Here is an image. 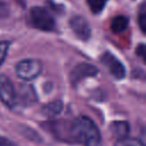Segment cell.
Wrapping results in <instances>:
<instances>
[{
  "mask_svg": "<svg viewBox=\"0 0 146 146\" xmlns=\"http://www.w3.org/2000/svg\"><path fill=\"white\" fill-rule=\"evenodd\" d=\"M70 138L83 146H102V136L91 119L88 116H78L68 128Z\"/></svg>",
  "mask_w": 146,
  "mask_h": 146,
  "instance_id": "6da1fadb",
  "label": "cell"
},
{
  "mask_svg": "<svg viewBox=\"0 0 146 146\" xmlns=\"http://www.w3.org/2000/svg\"><path fill=\"white\" fill-rule=\"evenodd\" d=\"M30 24L41 31H52L55 29V21L52 16L42 7H33L29 15Z\"/></svg>",
  "mask_w": 146,
  "mask_h": 146,
  "instance_id": "7a4b0ae2",
  "label": "cell"
},
{
  "mask_svg": "<svg viewBox=\"0 0 146 146\" xmlns=\"http://www.w3.org/2000/svg\"><path fill=\"white\" fill-rule=\"evenodd\" d=\"M42 64L39 59H23L16 65V74L23 80H33L40 75Z\"/></svg>",
  "mask_w": 146,
  "mask_h": 146,
  "instance_id": "3957f363",
  "label": "cell"
},
{
  "mask_svg": "<svg viewBox=\"0 0 146 146\" xmlns=\"http://www.w3.org/2000/svg\"><path fill=\"white\" fill-rule=\"evenodd\" d=\"M0 100L8 107H14L17 103L15 87L5 74H0Z\"/></svg>",
  "mask_w": 146,
  "mask_h": 146,
  "instance_id": "277c9868",
  "label": "cell"
},
{
  "mask_svg": "<svg viewBox=\"0 0 146 146\" xmlns=\"http://www.w3.org/2000/svg\"><path fill=\"white\" fill-rule=\"evenodd\" d=\"M100 62L107 67V70L115 79H123L125 76V68L123 64L111 52H104L100 57Z\"/></svg>",
  "mask_w": 146,
  "mask_h": 146,
  "instance_id": "5b68a950",
  "label": "cell"
},
{
  "mask_svg": "<svg viewBox=\"0 0 146 146\" xmlns=\"http://www.w3.org/2000/svg\"><path fill=\"white\" fill-rule=\"evenodd\" d=\"M98 73V70L96 66L87 63H81L78 64L71 72L70 74V81L72 86H76L82 79L88 78V76H94Z\"/></svg>",
  "mask_w": 146,
  "mask_h": 146,
  "instance_id": "8992f818",
  "label": "cell"
},
{
  "mask_svg": "<svg viewBox=\"0 0 146 146\" xmlns=\"http://www.w3.org/2000/svg\"><path fill=\"white\" fill-rule=\"evenodd\" d=\"M70 26L72 29V31L74 32V34L83 40V41H87L89 40L90 35H91V30H90V26L88 24V22L86 21V18H83L82 16H73L71 19H70Z\"/></svg>",
  "mask_w": 146,
  "mask_h": 146,
  "instance_id": "52a82bcc",
  "label": "cell"
},
{
  "mask_svg": "<svg viewBox=\"0 0 146 146\" xmlns=\"http://www.w3.org/2000/svg\"><path fill=\"white\" fill-rule=\"evenodd\" d=\"M110 131L117 139L127 137V135L129 132V123L125 121H114L110 125Z\"/></svg>",
  "mask_w": 146,
  "mask_h": 146,
  "instance_id": "ba28073f",
  "label": "cell"
},
{
  "mask_svg": "<svg viewBox=\"0 0 146 146\" xmlns=\"http://www.w3.org/2000/svg\"><path fill=\"white\" fill-rule=\"evenodd\" d=\"M62 110H63V103L60 100H55L44 105L41 108V113L47 117H55L62 112Z\"/></svg>",
  "mask_w": 146,
  "mask_h": 146,
  "instance_id": "9c48e42d",
  "label": "cell"
},
{
  "mask_svg": "<svg viewBox=\"0 0 146 146\" xmlns=\"http://www.w3.org/2000/svg\"><path fill=\"white\" fill-rule=\"evenodd\" d=\"M16 96H18L25 104H32L38 99L36 95L31 86H22L18 94H16Z\"/></svg>",
  "mask_w": 146,
  "mask_h": 146,
  "instance_id": "30bf717a",
  "label": "cell"
},
{
  "mask_svg": "<svg viewBox=\"0 0 146 146\" xmlns=\"http://www.w3.org/2000/svg\"><path fill=\"white\" fill-rule=\"evenodd\" d=\"M128 24H129V19L123 15H119L113 18L111 29L114 33H121L128 27Z\"/></svg>",
  "mask_w": 146,
  "mask_h": 146,
  "instance_id": "8fae6325",
  "label": "cell"
},
{
  "mask_svg": "<svg viewBox=\"0 0 146 146\" xmlns=\"http://www.w3.org/2000/svg\"><path fill=\"white\" fill-rule=\"evenodd\" d=\"M14 8L13 0H0V19L10 16Z\"/></svg>",
  "mask_w": 146,
  "mask_h": 146,
  "instance_id": "7c38bea8",
  "label": "cell"
},
{
  "mask_svg": "<svg viewBox=\"0 0 146 146\" xmlns=\"http://www.w3.org/2000/svg\"><path fill=\"white\" fill-rule=\"evenodd\" d=\"M114 146H144V144L137 138L123 137V138H119L114 144Z\"/></svg>",
  "mask_w": 146,
  "mask_h": 146,
  "instance_id": "4fadbf2b",
  "label": "cell"
},
{
  "mask_svg": "<svg viewBox=\"0 0 146 146\" xmlns=\"http://www.w3.org/2000/svg\"><path fill=\"white\" fill-rule=\"evenodd\" d=\"M106 2H107V0H87V3L89 6V9L94 14L100 13L104 9Z\"/></svg>",
  "mask_w": 146,
  "mask_h": 146,
  "instance_id": "5bb4252c",
  "label": "cell"
},
{
  "mask_svg": "<svg viewBox=\"0 0 146 146\" xmlns=\"http://www.w3.org/2000/svg\"><path fill=\"white\" fill-rule=\"evenodd\" d=\"M138 22H139V27L143 33H146V11H145V5L143 3L140 10H139V16H138Z\"/></svg>",
  "mask_w": 146,
  "mask_h": 146,
  "instance_id": "9a60e30c",
  "label": "cell"
},
{
  "mask_svg": "<svg viewBox=\"0 0 146 146\" xmlns=\"http://www.w3.org/2000/svg\"><path fill=\"white\" fill-rule=\"evenodd\" d=\"M8 48H9V42L8 41H0V65L3 63V60L7 56Z\"/></svg>",
  "mask_w": 146,
  "mask_h": 146,
  "instance_id": "2e32d148",
  "label": "cell"
},
{
  "mask_svg": "<svg viewBox=\"0 0 146 146\" xmlns=\"http://www.w3.org/2000/svg\"><path fill=\"white\" fill-rule=\"evenodd\" d=\"M0 146H17V145L14 144L11 140H8L3 137H0Z\"/></svg>",
  "mask_w": 146,
  "mask_h": 146,
  "instance_id": "e0dca14e",
  "label": "cell"
},
{
  "mask_svg": "<svg viewBox=\"0 0 146 146\" xmlns=\"http://www.w3.org/2000/svg\"><path fill=\"white\" fill-rule=\"evenodd\" d=\"M136 50H137V54H138V55H139V56L145 60V46L141 43V44H139V46H138V48H137Z\"/></svg>",
  "mask_w": 146,
  "mask_h": 146,
  "instance_id": "ac0fdd59",
  "label": "cell"
}]
</instances>
